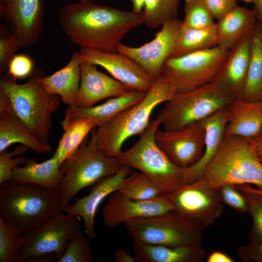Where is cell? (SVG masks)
Returning <instances> with one entry per match:
<instances>
[{"label":"cell","instance_id":"obj_1","mask_svg":"<svg viewBox=\"0 0 262 262\" xmlns=\"http://www.w3.org/2000/svg\"><path fill=\"white\" fill-rule=\"evenodd\" d=\"M58 19L71 43L108 52H117L123 37L144 23L142 12L124 11L92 1L64 5Z\"/></svg>","mask_w":262,"mask_h":262},{"label":"cell","instance_id":"obj_2","mask_svg":"<svg viewBox=\"0 0 262 262\" xmlns=\"http://www.w3.org/2000/svg\"><path fill=\"white\" fill-rule=\"evenodd\" d=\"M177 93L173 84L161 75L155 80L145 97L113 118L95 129L98 149L109 157H116L125 142L133 136L141 135L150 122L154 110Z\"/></svg>","mask_w":262,"mask_h":262},{"label":"cell","instance_id":"obj_3","mask_svg":"<svg viewBox=\"0 0 262 262\" xmlns=\"http://www.w3.org/2000/svg\"><path fill=\"white\" fill-rule=\"evenodd\" d=\"M42 70L34 69L23 84L6 75H0V89L7 96L12 111L29 131L41 142L49 144L51 116L61 106L57 95L49 93L40 81Z\"/></svg>","mask_w":262,"mask_h":262},{"label":"cell","instance_id":"obj_4","mask_svg":"<svg viewBox=\"0 0 262 262\" xmlns=\"http://www.w3.org/2000/svg\"><path fill=\"white\" fill-rule=\"evenodd\" d=\"M0 186V217L22 233L62 211L57 191L12 180Z\"/></svg>","mask_w":262,"mask_h":262},{"label":"cell","instance_id":"obj_5","mask_svg":"<svg viewBox=\"0 0 262 262\" xmlns=\"http://www.w3.org/2000/svg\"><path fill=\"white\" fill-rule=\"evenodd\" d=\"M213 187L252 184L262 189V165L249 139L225 135L203 177Z\"/></svg>","mask_w":262,"mask_h":262},{"label":"cell","instance_id":"obj_6","mask_svg":"<svg viewBox=\"0 0 262 262\" xmlns=\"http://www.w3.org/2000/svg\"><path fill=\"white\" fill-rule=\"evenodd\" d=\"M95 128L90 139L87 141L86 137L79 148L60 165L64 174L57 191L62 211L82 189L115 174L123 166L116 157H107L98 149Z\"/></svg>","mask_w":262,"mask_h":262},{"label":"cell","instance_id":"obj_7","mask_svg":"<svg viewBox=\"0 0 262 262\" xmlns=\"http://www.w3.org/2000/svg\"><path fill=\"white\" fill-rule=\"evenodd\" d=\"M159 127L155 119L151 120L138 140L116 158L122 165L145 174L164 195L185 183V169L173 164L156 144L155 134Z\"/></svg>","mask_w":262,"mask_h":262},{"label":"cell","instance_id":"obj_8","mask_svg":"<svg viewBox=\"0 0 262 262\" xmlns=\"http://www.w3.org/2000/svg\"><path fill=\"white\" fill-rule=\"evenodd\" d=\"M82 231L79 217L59 211L22 234L17 262H48L60 259L73 238Z\"/></svg>","mask_w":262,"mask_h":262},{"label":"cell","instance_id":"obj_9","mask_svg":"<svg viewBox=\"0 0 262 262\" xmlns=\"http://www.w3.org/2000/svg\"><path fill=\"white\" fill-rule=\"evenodd\" d=\"M233 100L210 82L191 91L177 93L165 102L155 119L164 130H179L202 120Z\"/></svg>","mask_w":262,"mask_h":262},{"label":"cell","instance_id":"obj_10","mask_svg":"<svg viewBox=\"0 0 262 262\" xmlns=\"http://www.w3.org/2000/svg\"><path fill=\"white\" fill-rule=\"evenodd\" d=\"M133 242L169 246H199L204 229L176 211L125 224Z\"/></svg>","mask_w":262,"mask_h":262},{"label":"cell","instance_id":"obj_11","mask_svg":"<svg viewBox=\"0 0 262 262\" xmlns=\"http://www.w3.org/2000/svg\"><path fill=\"white\" fill-rule=\"evenodd\" d=\"M229 51L217 46L170 57L164 64L162 75L173 84L177 93L192 91L212 82L224 64Z\"/></svg>","mask_w":262,"mask_h":262},{"label":"cell","instance_id":"obj_12","mask_svg":"<svg viewBox=\"0 0 262 262\" xmlns=\"http://www.w3.org/2000/svg\"><path fill=\"white\" fill-rule=\"evenodd\" d=\"M175 211L204 230L213 225L223 210L219 188L213 187L203 178L184 183L174 192L164 195Z\"/></svg>","mask_w":262,"mask_h":262},{"label":"cell","instance_id":"obj_13","mask_svg":"<svg viewBox=\"0 0 262 262\" xmlns=\"http://www.w3.org/2000/svg\"><path fill=\"white\" fill-rule=\"evenodd\" d=\"M182 24L177 18L167 21L148 43L139 47L120 43L117 52L133 59L155 81L162 75L164 64L170 57Z\"/></svg>","mask_w":262,"mask_h":262},{"label":"cell","instance_id":"obj_14","mask_svg":"<svg viewBox=\"0 0 262 262\" xmlns=\"http://www.w3.org/2000/svg\"><path fill=\"white\" fill-rule=\"evenodd\" d=\"M205 131L201 121L176 130L159 128L155 134L158 147L177 166L186 169L201 157L204 148Z\"/></svg>","mask_w":262,"mask_h":262},{"label":"cell","instance_id":"obj_15","mask_svg":"<svg viewBox=\"0 0 262 262\" xmlns=\"http://www.w3.org/2000/svg\"><path fill=\"white\" fill-rule=\"evenodd\" d=\"M0 12L22 48L37 44L44 29L43 0H0Z\"/></svg>","mask_w":262,"mask_h":262},{"label":"cell","instance_id":"obj_16","mask_svg":"<svg viewBox=\"0 0 262 262\" xmlns=\"http://www.w3.org/2000/svg\"><path fill=\"white\" fill-rule=\"evenodd\" d=\"M78 52L81 61L102 67L131 90L147 92L154 81L133 59L123 53L87 47H80Z\"/></svg>","mask_w":262,"mask_h":262},{"label":"cell","instance_id":"obj_17","mask_svg":"<svg viewBox=\"0 0 262 262\" xmlns=\"http://www.w3.org/2000/svg\"><path fill=\"white\" fill-rule=\"evenodd\" d=\"M175 210L165 195L147 200L128 197L118 191L112 193L102 210L103 222L108 228L132 220L159 215Z\"/></svg>","mask_w":262,"mask_h":262},{"label":"cell","instance_id":"obj_18","mask_svg":"<svg viewBox=\"0 0 262 262\" xmlns=\"http://www.w3.org/2000/svg\"><path fill=\"white\" fill-rule=\"evenodd\" d=\"M131 168L123 165L115 174L101 179L94 184L87 196L76 198L74 203L69 205L63 211L82 219L85 233L88 238L94 239L96 237L95 217L98 207L105 198L118 191L133 177L135 173H131Z\"/></svg>","mask_w":262,"mask_h":262},{"label":"cell","instance_id":"obj_19","mask_svg":"<svg viewBox=\"0 0 262 262\" xmlns=\"http://www.w3.org/2000/svg\"><path fill=\"white\" fill-rule=\"evenodd\" d=\"M250 34L229 50L224 64L211 82L233 99L241 98L246 83L250 58Z\"/></svg>","mask_w":262,"mask_h":262},{"label":"cell","instance_id":"obj_20","mask_svg":"<svg viewBox=\"0 0 262 262\" xmlns=\"http://www.w3.org/2000/svg\"><path fill=\"white\" fill-rule=\"evenodd\" d=\"M131 89L99 71L96 65L81 63V82L76 107L87 108L104 99L124 94Z\"/></svg>","mask_w":262,"mask_h":262},{"label":"cell","instance_id":"obj_21","mask_svg":"<svg viewBox=\"0 0 262 262\" xmlns=\"http://www.w3.org/2000/svg\"><path fill=\"white\" fill-rule=\"evenodd\" d=\"M15 143L21 144L37 154L51 151L49 144L38 140L16 116L7 96L0 89V152Z\"/></svg>","mask_w":262,"mask_h":262},{"label":"cell","instance_id":"obj_22","mask_svg":"<svg viewBox=\"0 0 262 262\" xmlns=\"http://www.w3.org/2000/svg\"><path fill=\"white\" fill-rule=\"evenodd\" d=\"M200 121L205 131L204 152L196 164L185 169V183L202 178L206 167L220 148L228 123L227 106Z\"/></svg>","mask_w":262,"mask_h":262},{"label":"cell","instance_id":"obj_23","mask_svg":"<svg viewBox=\"0 0 262 262\" xmlns=\"http://www.w3.org/2000/svg\"><path fill=\"white\" fill-rule=\"evenodd\" d=\"M257 22L254 9L237 4L215 23L217 46L230 50L251 33Z\"/></svg>","mask_w":262,"mask_h":262},{"label":"cell","instance_id":"obj_24","mask_svg":"<svg viewBox=\"0 0 262 262\" xmlns=\"http://www.w3.org/2000/svg\"><path fill=\"white\" fill-rule=\"evenodd\" d=\"M138 262H202L208 256L201 246H169L133 242Z\"/></svg>","mask_w":262,"mask_h":262},{"label":"cell","instance_id":"obj_25","mask_svg":"<svg viewBox=\"0 0 262 262\" xmlns=\"http://www.w3.org/2000/svg\"><path fill=\"white\" fill-rule=\"evenodd\" d=\"M225 135L251 138L262 129V100L248 101L235 99L227 106Z\"/></svg>","mask_w":262,"mask_h":262},{"label":"cell","instance_id":"obj_26","mask_svg":"<svg viewBox=\"0 0 262 262\" xmlns=\"http://www.w3.org/2000/svg\"><path fill=\"white\" fill-rule=\"evenodd\" d=\"M81 62L78 51H74L64 67L40 79L49 93L59 96L67 106L76 107L81 82Z\"/></svg>","mask_w":262,"mask_h":262},{"label":"cell","instance_id":"obj_27","mask_svg":"<svg viewBox=\"0 0 262 262\" xmlns=\"http://www.w3.org/2000/svg\"><path fill=\"white\" fill-rule=\"evenodd\" d=\"M64 174L60 168L57 159L52 155L41 163L28 159L22 167H16L11 180L19 183L33 184L52 191H58Z\"/></svg>","mask_w":262,"mask_h":262},{"label":"cell","instance_id":"obj_28","mask_svg":"<svg viewBox=\"0 0 262 262\" xmlns=\"http://www.w3.org/2000/svg\"><path fill=\"white\" fill-rule=\"evenodd\" d=\"M60 124L63 134L53 154L60 165L79 148L89 132L97 127L92 120L78 115L67 109Z\"/></svg>","mask_w":262,"mask_h":262},{"label":"cell","instance_id":"obj_29","mask_svg":"<svg viewBox=\"0 0 262 262\" xmlns=\"http://www.w3.org/2000/svg\"><path fill=\"white\" fill-rule=\"evenodd\" d=\"M147 92L131 90L124 94L111 98L101 104L83 108L67 106V109L78 115L92 120L98 127L140 101Z\"/></svg>","mask_w":262,"mask_h":262},{"label":"cell","instance_id":"obj_30","mask_svg":"<svg viewBox=\"0 0 262 262\" xmlns=\"http://www.w3.org/2000/svg\"><path fill=\"white\" fill-rule=\"evenodd\" d=\"M262 100V24L257 22L250 34V58L246 83L241 98Z\"/></svg>","mask_w":262,"mask_h":262},{"label":"cell","instance_id":"obj_31","mask_svg":"<svg viewBox=\"0 0 262 262\" xmlns=\"http://www.w3.org/2000/svg\"><path fill=\"white\" fill-rule=\"evenodd\" d=\"M217 46L215 24L202 29L187 28L182 25L170 57H178Z\"/></svg>","mask_w":262,"mask_h":262},{"label":"cell","instance_id":"obj_32","mask_svg":"<svg viewBox=\"0 0 262 262\" xmlns=\"http://www.w3.org/2000/svg\"><path fill=\"white\" fill-rule=\"evenodd\" d=\"M179 0H145L142 11L144 23L155 29L177 18Z\"/></svg>","mask_w":262,"mask_h":262},{"label":"cell","instance_id":"obj_33","mask_svg":"<svg viewBox=\"0 0 262 262\" xmlns=\"http://www.w3.org/2000/svg\"><path fill=\"white\" fill-rule=\"evenodd\" d=\"M130 198L147 200L164 195L159 188L144 173H135L133 177L118 190Z\"/></svg>","mask_w":262,"mask_h":262},{"label":"cell","instance_id":"obj_34","mask_svg":"<svg viewBox=\"0 0 262 262\" xmlns=\"http://www.w3.org/2000/svg\"><path fill=\"white\" fill-rule=\"evenodd\" d=\"M22 232L0 217V262H16L22 245Z\"/></svg>","mask_w":262,"mask_h":262},{"label":"cell","instance_id":"obj_35","mask_svg":"<svg viewBox=\"0 0 262 262\" xmlns=\"http://www.w3.org/2000/svg\"><path fill=\"white\" fill-rule=\"evenodd\" d=\"M184 17L183 26L202 29L214 24V18L203 0H184Z\"/></svg>","mask_w":262,"mask_h":262},{"label":"cell","instance_id":"obj_36","mask_svg":"<svg viewBox=\"0 0 262 262\" xmlns=\"http://www.w3.org/2000/svg\"><path fill=\"white\" fill-rule=\"evenodd\" d=\"M85 233L81 231L70 241L57 262H93L92 247Z\"/></svg>","mask_w":262,"mask_h":262},{"label":"cell","instance_id":"obj_37","mask_svg":"<svg viewBox=\"0 0 262 262\" xmlns=\"http://www.w3.org/2000/svg\"><path fill=\"white\" fill-rule=\"evenodd\" d=\"M241 191L246 200L247 213L253 221L249 233L250 243L262 242V195L247 190Z\"/></svg>","mask_w":262,"mask_h":262},{"label":"cell","instance_id":"obj_38","mask_svg":"<svg viewBox=\"0 0 262 262\" xmlns=\"http://www.w3.org/2000/svg\"><path fill=\"white\" fill-rule=\"evenodd\" d=\"M29 149L27 147L21 145L12 151L9 152L7 149L0 152V185L11 180L13 169L19 165L25 164L28 160L24 156L12 157L23 154Z\"/></svg>","mask_w":262,"mask_h":262},{"label":"cell","instance_id":"obj_39","mask_svg":"<svg viewBox=\"0 0 262 262\" xmlns=\"http://www.w3.org/2000/svg\"><path fill=\"white\" fill-rule=\"evenodd\" d=\"M22 48L15 35L2 24H0V73L3 75L16 52Z\"/></svg>","mask_w":262,"mask_h":262},{"label":"cell","instance_id":"obj_40","mask_svg":"<svg viewBox=\"0 0 262 262\" xmlns=\"http://www.w3.org/2000/svg\"><path fill=\"white\" fill-rule=\"evenodd\" d=\"M34 65L33 60L29 56L15 54L8 64L6 75L14 80L28 77L34 69Z\"/></svg>","mask_w":262,"mask_h":262},{"label":"cell","instance_id":"obj_41","mask_svg":"<svg viewBox=\"0 0 262 262\" xmlns=\"http://www.w3.org/2000/svg\"><path fill=\"white\" fill-rule=\"evenodd\" d=\"M219 188L221 200L241 213L247 212V205L242 192L234 185H225Z\"/></svg>","mask_w":262,"mask_h":262},{"label":"cell","instance_id":"obj_42","mask_svg":"<svg viewBox=\"0 0 262 262\" xmlns=\"http://www.w3.org/2000/svg\"><path fill=\"white\" fill-rule=\"evenodd\" d=\"M237 253L244 262H262V242L241 246Z\"/></svg>","mask_w":262,"mask_h":262},{"label":"cell","instance_id":"obj_43","mask_svg":"<svg viewBox=\"0 0 262 262\" xmlns=\"http://www.w3.org/2000/svg\"><path fill=\"white\" fill-rule=\"evenodd\" d=\"M214 19L218 20L237 5L233 0H203Z\"/></svg>","mask_w":262,"mask_h":262},{"label":"cell","instance_id":"obj_44","mask_svg":"<svg viewBox=\"0 0 262 262\" xmlns=\"http://www.w3.org/2000/svg\"><path fill=\"white\" fill-rule=\"evenodd\" d=\"M114 261L115 262H136L135 256L131 255L128 251L123 249H117L114 255Z\"/></svg>","mask_w":262,"mask_h":262},{"label":"cell","instance_id":"obj_45","mask_svg":"<svg viewBox=\"0 0 262 262\" xmlns=\"http://www.w3.org/2000/svg\"><path fill=\"white\" fill-rule=\"evenodd\" d=\"M249 140L254 151L262 165V129L256 135Z\"/></svg>","mask_w":262,"mask_h":262},{"label":"cell","instance_id":"obj_46","mask_svg":"<svg viewBox=\"0 0 262 262\" xmlns=\"http://www.w3.org/2000/svg\"><path fill=\"white\" fill-rule=\"evenodd\" d=\"M206 261L207 262H233L234 260L226 253L220 251H215L212 252L207 256Z\"/></svg>","mask_w":262,"mask_h":262},{"label":"cell","instance_id":"obj_47","mask_svg":"<svg viewBox=\"0 0 262 262\" xmlns=\"http://www.w3.org/2000/svg\"><path fill=\"white\" fill-rule=\"evenodd\" d=\"M254 4L257 22L262 24V0H252Z\"/></svg>","mask_w":262,"mask_h":262},{"label":"cell","instance_id":"obj_48","mask_svg":"<svg viewBox=\"0 0 262 262\" xmlns=\"http://www.w3.org/2000/svg\"><path fill=\"white\" fill-rule=\"evenodd\" d=\"M132 5V11L135 13L142 12L145 0H130Z\"/></svg>","mask_w":262,"mask_h":262},{"label":"cell","instance_id":"obj_49","mask_svg":"<svg viewBox=\"0 0 262 262\" xmlns=\"http://www.w3.org/2000/svg\"><path fill=\"white\" fill-rule=\"evenodd\" d=\"M239 190H247L262 195V189L254 188L248 184L236 185Z\"/></svg>","mask_w":262,"mask_h":262},{"label":"cell","instance_id":"obj_50","mask_svg":"<svg viewBox=\"0 0 262 262\" xmlns=\"http://www.w3.org/2000/svg\"><path fill=\"white\" fill-rule=\"evenodd\" d=\"M234 0L236 2L237 1L240 0V1H244V2H246V3L252 2V0Z\"/></svg>","mask_w":262,"mask_h":262},{"label":"cell","instance_id":"obj_51","mask_svg":"<svg viewBox=\"0 0 262 262\" xmlns=\"http://www.w3.org/2000/svg\"><path fill=\"white\" fill-rule=\"evenodd\" d=\"M78 0L80 2H89V1H93V0Z\"/></svg>","mask_w":262,"mask_h":262}]
</instances>
